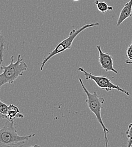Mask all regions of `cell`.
Returning <instances> with one entry per match:
<instances>
[{
	"instance_id": "8992f818",
	"label": "cell",
	"mask_w": 132,
	"mask_h": 147,
	"mask_svg": "<svg viewBox=\"0 0 132 147\" xmlns=\"http://www.w3.org/2000/svg\"><path fill=\"white\" fill-rule=\"evenodd\" d=\"M97 50L99 53L98 61L101 67L106 72L112 71L114 73L118 74L113 66V56L109 53L103 52L100 45L96 46Z\"/></svg>"
},
{
	"instance_id": "2e32d148",
	"label": "cell",
	"mask_w": 132,
	"mask_h": 147,
	"mask_svg": "<svg viewBox=\"0 0 132 147\" xmlns=\"http://www.w3.org/2000/svg\"><path fill=\"white\" fill-rule=\"evenodd\" d=\"M74 1H80V0H73Z\"/></svg>"
},
{
	"instance_id": "7c38bea8",
	"label": "cell",
	"mask_w": 132,
	"mask_h": 147,
	"mask_svg": "<svg viewBox=\"0 0 132 147\" xmlns=\"http://www.w3.org/2000/svg\"><path fill=\"white\" fill-rule=\"evenodd\" d=\"M3 51H4V38L2 40L0 44V67L3 62Z\"/></svg>"
},
{
	"instance_id": "3957f363",
	"label": "cell",
	"mask_w": 132,
	"mask_h": 147,
	"mask_svg": "<svg viewBox=\"0 0 132 147\" xmlns=\"http://www.w3.org/2000/svg\"><path fill=\"white\" fill-rule=\"evenodd\" d=\"M14 57L11 56L10 63L7 66L1 65L2 73L0 74V89L6 84H13L20 76L23 75L24 72L28 69L27 63L23 61L21 55H18L17 61H14Z\"/></svg>"
},
{
	"instance_id": "8fae6325",
	"label": "cell",
	"mask_w": 132,
	"mask_h": 147,
	"mask_svg": "<svg viewBox=\"0 0 132 147\" xmlns=\"http://www.w3.org/2000/svg\"><path fill=\"white\" fill-rule=\"evenodd\" d=\"M125 134L128 138V147H131L132 144V123L129 125Z\"/></svg>"
},
{
	"instance_id": "6da1fadb",
	"label": "cell",
	"mask_w": 132,
	"mask_h": 147,
	"mask_svg": "<svg viewBox=\"0 0 132 147\" xmlns=\"http://www.w3.org/2000/svg\"><path fill=\"white\" fill-rule=\"evenodd\" d=\"M78 80L84 92L86 95L87 99L86 100L85 102L88 104L89 109L95 115L98 122L101 125L103 130L106 147H108L109 146V142L107 137V134L109 133L110 131L105 126L101 115V111L103 109V105L105 102V100L103 97L99 96L95 91L93 93L89 92L84 85L81 78H78Z\"/></svg>"
},
{
	"instance_id": "9a60e30c",
	"label": "cell",
	"mask_w": 132,
	"mask_h": 147,
	"mask_svg": "<svg viewBox=\"0 0 132 147\" xmlns=\"http://www.w3.org/2000/svg\"><path fill=\"white\" fill-rule=\"evenodd\" d=\"M125 62L127 64H129V65H132V61H129V60H125Z\"/></svg>"
},
{
	"instance_id": "5bb4252c",
	"label": "cell",
	"mask_w": 132,
	"mask_h": 147,
	"mask_svg": "<svg viewBox=\"0 0 132 147\" xmlns=\"http://www.w3.org/2000/svg\"><path fill=\"white\" fill-rule=\"evenodd\" d=\"M3 38H3V36L2 35V32H1V30H0V44H1V42Z\"/></svg>"
},
{
	"instance_id": "30bf717a",
	"label": "cell",
	"mask_w": 132,
	"mask_h": 147,
	"mask_svg": "<svg viewBox=\"0 0 132 147\" xmlns=\"http://www.w3.org/2000/svg\"><path fill=\"white\" fill-rule=\"evenodd\" d=\"M9 106L0 100V118L7 119Z\"/></svg>"
},
{
	"instance_id": "52a82bcc",
	"label": "cell",
	"mask_w": 132,
	"mask_h": 147,
	"mask_svg": "<svg viewBox=\"0 0 132 147\" xmlns=\"http://www.w3.org/2000/svg\"><path fill=\"white\" fill-rule=\"evenodd\" d=\"M132 16V0L127 2L120 11L117 22V26H120L127 19Z\"/></svg>"
},
{
	"instance_id": "9c48e42d",
	"label": "cell",
	"mask_w": 132,
	"mask_h": 147,
	"mask_svg": "<svg viewBox=\"0 0 132 147\" xmlns=\"http://www.w3.org/2000/svg\"><path fill=\"white\" fill-rule=\"evenodd\" d=\"M95 4L96 5L98 10L102 13H105L108 11H111L113 9V6H109L105 1H103L95 0Z\"/></svg>"
},
{
	"instance_id": "4fadbf2b",
	"label": "cell",
	"mask_w": 132,
	"mask_h": 147,
	"mask_svg": "<svg viewBox=\"0 0 132 147\" xmlns=\"http://www.w3.org/2000/svg\"><path fill=\"white\" fill-rule=\"evenodd\" d=\"M127 57L130 61H132V43L129 45L127 50Z\"/></svg>"
},
{
	"instance_id": "e0dca14e",
	"label": "cell",
	"mask_w": 132,
	"mask_h": 147,
	"mask_svg": "<svg viewBox=\"0 0 132 147\" xmlns=\"http://www.w3.org/2000/svg\"><path fill=\"white\" fill-rule=\"evenodd\" d=\"M131 147H132V145H131Z\"/></svg>"
},
{
	"instance_id": "5b68a950",
	"label": "cell",
	"mask_w": 132,
	"mask_h": 147,
	"mask_svg": "<svg viewBox=\"0 0 132 147\" xmlns=\"http://www.w3.org/2000/svg\"><path fill=\"white\" fill-rule=\"evenodd\" d=\"M79 71L84 74L85 79L86 80H93L95 83L100 88L109 92L112 90H116L117 91L125 93L127 96H129L130 93L128 91L120 87L119 85L114 84L113 82L108 78L103 76H96L93 74L88 72L83 67H79L78 69Z\"/></svg>"
},
{
	"instance_id": "7a4b0ae2",
	"label": "cell",
	"mask_w": 132,
	"mask_h": 147,
	"mask_svg": "<svg viewBox=\"0 0 132 147\" xmlns=\"http://www.w3.org/2000/svg\"><path fill=\"white\" fill-rule=\"evenodd\" d=\"M35 134L19 135L15 127L14 121L6 120L4 126L0 127V147H19L32 138Z\"/></svg>"
},
{
	"instance_id": "277c9868",
	"label": "cell",
	"mask_w": 132,
	"mask_h": 147,
	"mask_svg": "<svg viewBox=\"0 0 132 147\" xmlns=\"http://www.w3.org/2000/svg\"><path fill=\"white\" fill-rule=\"evenodd\" d=\"M99 23L96 22V23H90V24H86L82 26L81 27L78 28V29H73L72 30L69 36L67 37L66 38L60 42L56 47L54 49L53 51H52L48 56H46L44 60L42 61L41 65L40 66V71H42L46 63L53 57L55 55H57L58 54H60L61 53L64 52L65 51L70 49L72 47V45L73 44L74 41L75 40L76 37L77 36L80 34H81L82 31L85 30L86 29L88 28H90L92 27H94L96 26H99Z\"/></svg>"
},
{
	"instance_id": "ba28073f",
	"label": "cell",
	"mask_w": 132,
	"mask_h": 147,
	"mask_svg": "<svg viewBox=\"0 0 132 147\" xmlns=\"http://www.w3.org/2000/svg\"><path fill=\"white\" fill-rule=\"evenodd\" d=\"M7 117V119L10 121H14L16 118H23L24 115L20 113L19 108L17 106L14 104H10L9 105Z\"/></svg>"
}]
</instances>
